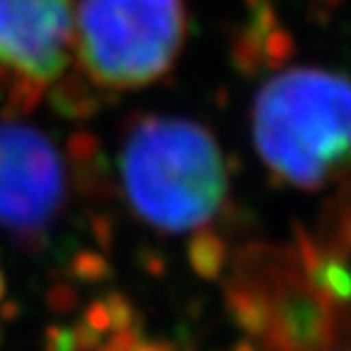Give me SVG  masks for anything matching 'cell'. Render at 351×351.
<instances>
[{
  "label": "cell",
  "mask_w": 351,
  "mask_h": 351,
  "mask_svg": "<svg viewBox=\"0 0 351 351\" xmlns=\"http://www.w3.org/2000/svg\"><path fill=\"white\" fill-rule=\"evenodd\" d=\"M122 183L132 208L164 232L203 227L227 195V164L203 125L183 117L137 122L122 149Z\"/></svg>",
  "instance_id": "cell-1"
},
{
  "label": "cell",
  "mask_w": 351,
  "mask_h": 351,
  "mask_svg": "<svg viewBox=\"0 0 351 351\" xmlns=\"http://www.w3.org/2000/svg\"><path fill=\"white\" fill-rule=\"evenodd\" d=\"M254 142L263 164L291 186L313 191L349 154V83L324 69L271 78L254 103Z\"/></svg>",
  "instance_id": "cell-2"
},
{
  "label": "cell",
  "mask_w": 351,
  "mask_h": 351,
  "mask_svg": "<svg viewBox=\"0 0 351 351\" xmlns=\"http://www.w3.org/2000/svg\"><path fill=\"white\" fill-rule=\"evenodd\" d=\"M83 71L105 88L159 81L186 37L183 0H81L73 15Z\"/></svg>",
  "instance_id": "cell-3"
},
{
  "label": "cell",
  "mask_w": 351,
  "mask_h": 351,
  "mask_svg": "<svg viewBox=\"0 0 351 351\" xmlns=\"http://www.w3.org/2000/svg\"><path fill=\"white\" fill-rule=\"evenodd\" d=\"M64 164L49 137L22 122L0 125V225L39 239L64 203Z\"/></svg>",
  "instance_id": "cell-4"
},
{
  "label": "cell",
  "mask_w": 351,
  "mask_h": 351,
  "mask_svg": "<svg viewBox=\"0 0 351 351\" xmlns=\"http://www.w3.org/2000/svg\"><path fill=\"white\" fill-rule=\"evenodd\" d=\"M73 44V0H0V71L29 88L64 73Z\"/></svg>",
  "instance_id": "cell-5"
},
{
  "label": "cell",
  "mask_w": 351,
  "mask_h": 351,
  "mask_svg": "<svg viewBox=\"0 0 351 351\" xmlns=\"http://www.w3.org/2000/svg\"><path fill=\"white\" fill-rule=\"evenodd\" d=\"M271 329L283 351H310L327 339L329 317L315 295L288 293L274 310Z\"/></svg>",
  "instance_id": "cell-6"
},
{
  "label": "cell",
  "mask_w": 351,
  "mask_h": 351,
  "mask_svg": "<svg viewBox=\"0 0 351 351\" xmlns=\"http://www.w3.org/2000/svg\"><path fill=\"white\" fill-rule=\"evenodd\" d=\"M227 307L232 317L244 332L254 337H263L271 332V319H274V305L263 293L252 288H230L227 291Z\"/></svg>",
  "instance_id": "cell-7"
},
{
  "label": "cell",
  "mask_w": 351,
  "mask_h": 351,
  "mask_svg": "<svg viewBox=\"0 0 351 351\" xmlns=\"http://www.w3.org/2000/svg\"><path fill=\"white\" fill-rule=\"evenodd\" d=\"M188 261H191L193 271H195L200 278H205V280L219 278L222 266H225V261H227L225 241L210 230L195 232L193 239L188 241Z\"/></svg>",
  "instance_id": "cell-8"
},
{
  "label": "cell",
  "mask_w": 351,
  "mask_h": 351,
  "mask_svg": "<svg viewBox=\"0 0 351 351\" xmlns=\"http://www.w3.org/2000/svg\"><path fill=\"white\" fill-rule=\"evenodd\" d=\"M313 288L332 300L344 302L349 298V274L339 258H319L315 269L307 271Z\"/></svg>",
  "instance_id": "cell-9"
},
{
  "label": "cell",
  "mask_w": 351,
  "mask_h": 351,
  "mask_svg": "<svg viewBox=\"0 0 351 351\" xmlns=\"http://www.w3.org/2000/svg\"><path fill=\"white\" fill-rule=\"evenodd\" d=\"M71 274L83 283H100L110 276V261L103 254L95 252H81L73 256Z\"/></svg>",
  "instance_id": "cell-10"
},
{
  "label": "cell",
  "mask_w": 351,
  "mask_h": 351,
  "mask_svg": "<svg viewBox=\"0 0 351 351\" xmlns=\"http://www.w3.org/2000/svg\"><path fill=\"white\" fill-rule=\"evenodd\" d=\"M105 307H108V315H110V324H112V329H130L132 322H134V307H132V302L127 300L122 293H110L108 298H105Z\"/></svg>",
  "instance_id": "cell-11"
},
{
  "label": "cell",
  "mask_w": 351,
  "mask_h": 351,
  "mask_svg": "<svg viewBox=\"0 0 351 351\" xmlns=\"http://www.w3.org/2000/svg\"><path fill=\"white\" fill-rule=\"evenodd\" d=\"M47 305L59 315H69L78 307V293L73 291L71 285H54L49 293H47Z\"/></svg>",
  "instance_id": "cell-12"
},
{
  "label": "cell",
  "mask_w": 351,
  "mask_h": 351,
  "mask_svg": "<svg viewBox=\"0 0 351 351\" xmlns=\"http://www.w3.org/2000/svg\"><path fill=\"white\" fill-rule=\"evenodd\" d=\"M44 351H76L71 329L49 324L47 332H44Z\"/></svg>",
  "instance_id": "cell-13"
},
{
  "label": "cell",
  "mask_w": 351,
  "mask_h": 351,
  "mask_svg": "<svg viewBox=\"0 0 351 351\" xmlns=\"http://www.w3.org/2000/svg\"><path fill=\"white\" fill-rule=\"evenodd\" d=\"M83 322H86L88 327H93L95 332H100V335H105V332H110V329H112V324H110L108 307H105L103 300H95V302H90V305L86 307V313H83Z\"/></svg>",
  "instance_id": "cell-14"
},
{
  "label": "cell",
  "mask_w": 351,
  "mask_h": 351,
  "mask_svg": "<svg viewBox=\"0 0 351 351\" xmlns=\"http://www.w3.org/2000/svg\"><path fill=\"white\" fill-rule=\"evenodd\" d=\"M73 344H76V351H93L95 346L100 344V332H95L93 327H88L86 322H78L76 327L71 329Z\"/></svg>",
  "instance_id": "cell-15"
},
{
  "label": "cell",
  "mask_w": 351,
  "mask_h": 351,
  "mask_svg": "<svg viewBox=\"0 0 351 351\" xmlns=\"http://www.w3.org/2000/svg\"><path fill=\"white\" fill-rule=\"evenodd\" d=\"M137 261L149 276H164L166 274V258L159 252H152V249H142L137 254Z\"/></svg>",
  "instance_id": "cell-16"
},
{
  "label": "cell",
  "mask_w": 351,
  "mask_h": 351,
  "mask_svg": "<svg viewBox=\"0 0 351 351\" xmlns=\"http://www.w3.org/2000/svg\"><path fill=\"white\" fill-rule=\"evenodd\" d=\"M93 232H95V239L103 249H110V234H112V225H110V219L98 217L93 219Z\"/></svg>",
  "instance_id": "cell-17"
},
{
  "label": "cell",
  "mask_w": 351,
  "mask_h": 351,
  "mask_svg": "<svg viewBox=\"0 0 351 351\" xmlns=\"http://www.w3.org/2000/svg\"><path fill=\"white\" fill-rule=\"evenodd\" d=\"M132 351H176V344L173 341H166V339H161V341H142L139 339L137 346H134Z\"/></svg>",
  "instance_id": "cell-18"
},
{
  "label": "cell",
  "mask_w": 351,
  "mask_h": 351,
  "mask_svg": "<svg viewBox=\"0 0 351 351\" xmlns=\"http://www.w3.org/2000/svg\"><path fill=\"white\" fill-rule=\"evenodd\" d=\"M17 315H20V307H17L15 302H3V305H0V317L8 319V322L17 319Z\"/></svg>",
  "instance_id": "cell-19"
},
{
  "label": "cell",
  "mask_w": 351,
  "mask_h": 351,
  "mask_svg": "<svg viewBox=\"0 0 351 351\" xmlns=\"http://www.w3.org/2000/svg\"><path fill=\"white\" fill-rule=\"evenodd\" d=\"M227 351H258V349L249 339H241V341H237V344L232 346V349H227Z\"/></svg>",
  "instance_id": "cell-20"
},
{
  "label": "cell",
  "mask_w": 351,
  "mask_h": 351,
  "mask_svg": "<svg viewBox=\"0 0 351 351\" xmlns=\"http://www.w3.org/2000/svg\"><path fill=\"white\" fill-rule=\"evenodd\" d=\"M0 295H3V278H0Z\"/></svg>",
  "instance_id": "cell-21"
}]
</instances>
